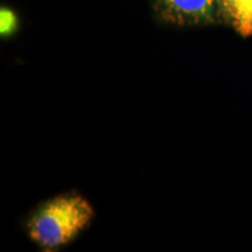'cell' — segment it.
Segmentation results:
<instances>
[{
    "instance_id": "obj_1",
    "label": "cell",
    "mask_w": 252,
    "mask_h": 252,
    "mask_svg": "<svg viewBox=\"0 0 252 252\" xmlns=\"http://www.w3.org/2000/svg\"><path fill=\"white\" fill-rule=\"evenodd\" d=\"M94 215L87 198L78 194L60 195L34 214L28 222V234L39 247L54 250L76 237Z\"/></svg>"
},
{
    "instance_id": "obj_2",
    "label": "cell",
    "mask_w": 252,
    "mask_h": 252,
    "mask_svg": "<svg viewBox=\"0 0 252 252\" xmlns=\"http://www.w3.org/2000/svg\"><path fill=\"white\" fill-rule=\"evenodd\" d=\"M216 1L219 0H163L169 13L182 20L203 18L212 11Z\"/></svg>"
},
{
    "instance_id": "obj_3",
    "label": "cell",
    "mask_w": 252,
    "mask_h": 252,
    "mask_svg": "<svg viewBox=\"0 0 252 252\" xmlns=\"http://www.w3.org/2000/svg\"><path fill=\"white\" fill-rule=\"evenodd\" d=\"M223 7L241 35H252V0H228Z\"/></svg>"
},
{
    "instance_id": "obj_4",
    "label": "cell",
    "mask_w": 252,
    "mask_h": 252,
    "mask_svg": "<svg viewBox=\"0 0 252 252\" xmlns=\"http://www.w3.org/2000/svg\"><path fill=\"white\" fill-rule=\"evenodd\" d=\"M15 26V17L12 12L7 9H2L1 11V33L7 34L13 30Z\"/></svg>"
},
{
    "instance_id": "obj_5",
    "label": "cell",
    "mask_w": 252,
    "mask_h": 252,
    "mask_svg": "<svg viewBox=\"0 0 252 252\" xmlns=\"http://www.w3.org/2000/svg\"><path fill=\"white\" fill-rule=\"evenodd\" d=\"M219 1H220V4H222L223 6H224V5L226 4V1H228V0H219Z\"/></svg>"
}]
</instances>
